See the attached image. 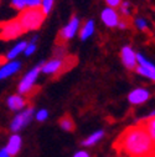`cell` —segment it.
Segmentation results:
<instances>
[{
  "label": "cell",
  "instance_id": "cell-1",
  "mask_svg": "<svg viewBox=\"0 0 155 157\" xmlns=\"http://www.w3.org/2000/svg\"><path fill=\"white\" fill-rule=\"evenodd\" d=\"M121 157H154L155 141L148 135L142 124L125 128L114 144Z\"/></svg>",
  "mask_w": 155,
  "mask_h": 157
},
{
  "label": "cell",
  "instance_id": "cell-2",
  "mask_svg": "<svg viewBox=\"0 0 155 157\" xmlns=\"http://www.w3.org/2000/svg\"><path fill=\"white\" fill-rule=\"evenodd\" d=\"M45 15L41 13L40 9H27L20 11L16 20L19 21L20 26L25 31H34L40 28L45 21Z\"/></svg>",
  "mask_w": 155,
  "mask_h": 157
},
{
  "label": "cell",
  "instance_id": "cell-3",
  "mask_svg": "<svg viewBox=\"0 0 155 157\" xmlns=\"http://www.w3.org/2000/svg\"><path fill=\"white\" fill-rule=\"evenodd\" d=\"M40 72H41V64H38V65L34 66L31 70H29L23 76L20 82H19V86H17L19 94L23 96L30 95L32 92V90L35 89V85H36L38 76H40Z\"/></svg>",
  "mask_w": 155,
  "mask_h": 157
},
{
  "label": "cell",
  "instance_id": "cell-4",
  "mask_svg": "<svg viewBox=\"0 0 155 157\" xmlns=\"http://www.w3.org/2000/svg\"><path fill=\"white\" fill-rule=\"evenodd\" d=\"M34 113H35L34 107H25L21 111L16 112L15 117L13 119V121L10 124V130L14 133H17L21 130H24L31 122V120L34 119Z\"/></svg>",
  "mask_w": 155,
  "mask_h": 157
},
{
  "label": "cell",
  "instance_id": "cell-5",
  "mask_svg": "<svg viewBox=\"0 0 155 157\" xmlns=\"http://www.w3.org/2000/svg\"><path fill=\"white\" fill-rule=\"evenodd\" d=\"M23 33L24 30L16 19L0 23V40H14L16 37H20Z\"/></svg>",
  "mask_w": 155,
  "mask_h": 157
},
{
  "label": "cell",
  "instance_id": "cell-6",
  "mask_svg": "<svg viewBox=\"0 0 155 157\" xmlns=\"http://www.w3.org/2000/svg\"><path fill=\"white\" fill-rule=\"evenodd\" d=\"M134 70L137 71L138 75L149 78L150 81L155 80V65L145 55L140 52H137V66H135Z\"/></svg>",
  "mask_w": 155,
  "mask_h": 157
},
{
  "label": "cell",
  "instance_id": "cell-7",
  "mask_svg": "<svg viewBox=\"0 0 155 157\" xmlns=\"http://www.w3.org/2000/svg\"><path fill=\"white\" fill-rule=\"evenodd\" d=\"M81 28V20L78 16H72L70 20L67 21V24L61 29L59 36L61 41H70L78 34Z\"/></svg>",
  "mask_w": 155,
  "mask_h": 157
},
{
  "label": "cell",
  "instance_id": "cell-8",
  "mask_svg": "<svg viewBox=\"0 0 155 157\" xmlns=\"http://www.w3.org/2000/svg\"><path fill=\"white\" fill-rule=\"evenodd\" d=\"M150 96H151V94L148 89L135 87L128 94V101H129V104H132L134 106H140V105H144L146 101H149Z\"/></svg>",
  "mask_w": 155,
  "mask_h": 157
},
{
  "label": "cell",
  "instance_id": "cell-9",
  "mask_svg": "<svg viewBox=\"0 0 155 157\" xmlns=\"http://www.w3.org/2000/svg\"><path fill=\"white\" fill-rule=\"evenodd\" d=\"M65 67V59L63 57H53L51 60L41 64V72L45 75H57L62 72Z\"/></svg>",
  "mask_w": 155,
  "mask_h": 157
},
{
  "label": "cell",
  "instance_id": "cell-10",
  "mask_svg": "<svg viewBox=\"0 0 155 157\" xmlns=\"http://www.w3.org/2000/svg\"><path fill=\"white\" fill-rule=\"evenodd\" d=\"M121 19H122V16L119 15L117 9L107 6L101 11V20L107 28H117Z\"/></svg>",
  "mask_w": 155,
  "mask_h": 157
},
{
  "label": "cell",
  "instance_id": "cell-11",
  "mask_svg": "<svg viewBox=\"0 0 155 157\" xmlns=\"http://www.w3.org/2000/svg\"><path fill=\"white\" fill-rule=\"evenodd\" d=\"M121 59L123 65L128 70H134L137 66V52L134 51V49L129 45H125L121 50Z\"/></svg>",
  "mask_w": 155,
  "mask_h": 157
},
{
  "label": "cell",
  "instance_id": "cell-12",
  "mask_svg": "<svg viewBox=\"0 0 155 157\" xmlns=\"http://www.w3.org/2000/svg\"><path fill=\"white\" fill-rule=\"evenodd\" d=\"M21 69V63L16 61V60H10L6 61L5 64H3L0 66V81L5 80L8 77L14 76L15 74H17Z\"/></svg>",
  "mask_w": 155,
  "mask_h": 157
},
{
  "label": "cell",
  "instance_id": "cell-13",
  "mask_svg": "<svg viewBox=\"0 0 155 157\" xmlns=\"http://www.w3.org/2000/svg\"><path fill=\"white\" fill-rule=\"evenodd\" d=\"M21 146H23V139H21V136L19 135V133H13L10 136V139L8 140V144H6V146L4 148H5V151L11 157H14V156H16L19 152H20Z\"/></svg>",
  "mask_w": 155,
  "mask_h": 157
},
{
  "label": "cell",
  "instance_id": "cell-14",
  "mask_svg": "<svg viewBox=\"0 0 155 157\" xmlns=\"http://www.w3.org/2000/svg\"><path fill=\"white\" fill-rule=\"evenodd\" d=\"M26 99L25 96L20 95V94H15V95H10L6 100V105L11 110V111H15V112H19L21 111L23 109L26 107Z\"/></svg>",
  "mask_w": 155,
  "mask_h": 157
},
{
  "label": "cell",
  "instance_id": "cell-15",
  "mask_svg": "<svg viewBox=\"0 0 155 157\" xmlns=\"http://www.w3.org/2000/svg\"><path fill=\"white\" fill-rule=\"evenodd\" d=\"M41 0H11V6L15 10L24 11L27 9H38Z\"/></svg>",
  "mask_w": 155,
  "mask_h": 157
},
{
  "label": "cell",
  "instance_id": "cell-16",
  "mask_svg": "<svg viewBox=\"0 0 155 157\" xmlns=\"http://www.w3.org/2000/svg\"><path fill=\"white\" fill-rule=\"evenodd\" d=\"M26 44H27V41H24V40H21V41H19V43H16L9 51H8V54L5 55V59H6V61H10V60H15V59L20 55V54H23L24 52V50H25V46H26Z\"/></svg>",
  "mask_w": 155,
  "mask_h": 157
},
{
  "label": "cell",
  "instance_id": "cell-17",
  "mask_svg": "<svg viewBox=\"0 0 155 157\" xmlns=\"http://www.w3.org/2000/svg\"><path fill=\"white\" fill-rule=\"evenodd\" d=\"M96 30V24L93 20H87L80 29V37L82 41H86L94 34Z\"/></svg>",
  "mask_w": 155,
  "mask_h": 157
},
{
  "label": "cell",
  "instance_id": "cell-18",
  "mask_svg": "<svg viewBox=\"0 0 155 157\" xmlns=\"http://www.w3.org/2000/svg\"><path fill=\"white\" fill-rule=\"evenodd\" d=\"M104 137V131L103 130H98V131H94L93 133H91L89 136H87L86 139L82 141V145L85 147H92L94 145L98 144L102 139Z\"/></svg>",
  "mask_w": 155,
  "mask_h": 157
},
{
  "label": "cell",
  "instance_id": "cell-19",
  "mask_svg": "<svg viewBox=\"0 0 155 157\" xmlns=\"http://www.w3.org/2000/svg\"><path fill=\"white\" fill-rule=\"evenodd\" d=\"M134 26L139 31H148L149 30V21L143 16H137L134 19Z\"/></svg>",
  "mask_w": 155,
  "mask_h": 157
},
{
  "label": "cell",
  "instance_id": "cell-20",
  "mask_svg": "<svg viewBox=\"0 0 155 157\" xmlns=\"http://www.w3.org/2000/svg\"><path fill=\"white\" fill-rule=\"evenodd\" d=\"M53 5H55V0H41L40 8H38V9H40L41 13L46 16V15H49V14L51 13Z\"/></svg>",
  "mask_w": 155,
  "mask_h": 157
},
{
  "label": "cell",
  "instance_id": "cell-21",
  "mask_svg": "<svg viewBox=\"0 0 155 157\" xmlns=\"http://www.w3.org/2000/svg\"><path fill=\"white\" fill-rule=\"evenodd\" d=\"M36 41H37V36H34L31 40L26 44V46H25V50H24V55L25 56H31L35 51H36V49H37V45H36Z\"/></svg>",
  "mask_w": 155,
  "mask_h": 157
},
{
  "label": "cell",
  "instance_id": "cell-22",
  "mask_svg": "<svg viewBox=\"0 0 155 157\" xmlns=\"http://www.w3.org/2000/svg\"><path fill=\"white\" fill-rule=\"evenodd\" d=\"M118 9H119V11H118L119 15L123 16L124 19L125 17H129L130 14H132V5H130L129 2H122L121 5L118 6Z\"/></svg>",
  "mask_w": 155,
  "mask_h": 157
},
{
  "label": "cell",
  "instance_id": "cell-23",
  "mask_svg": "<svg viewBox=\"0 0 155 157\" xmlns=\"http://www.w3.org/2000/svg\"><path fill=\"white\" fill-rule=\"evenodd\" d=\"M60 127H61L63 131L70 132V131H72V130L74 128V124H73V121H72L71 117L65 116V117H62V119L60 120Z\"/></svg>",
  "mask_w": 155,
  "mask_h": 157
},
{
  "label": "cell",
  "instance_id": "cell-24",
  "mask_svg": "<svg viewBox=\"0 0 155 157\" xmlns=\"http://www.w3.org/2000/svg\"><path fill=\"white\" fill-rule=\"evenodd\" d=\"M34 119H36L38 122H44L49 119V111L46 109H40L34 113Z\"/></svg>",
  "mask_w": 155,
  "mask_h": 157
},
{
  "label": "cell",
  "instance_id": "cell-25",
  "mask_svg": "<svg viewBox=\"0 0 155 157\" xmlns=\"http://www.w3.org/2000/svg\"><path fill=\"white\" fill-rule=\"evenodd\" d=\"M123 2V0H104V3L107 4L108 8H113V9H117L121 3Z\"/></svg>",
  "mask_w": 155,
  "mask_h": 157
},
{
  "label": "cell",
  "instance_id": "cell-26",
  "mask_svg": "<svg viewBox=\"0 0 155 157\" xmlns=\"http://www.w3.org/2000/svg\"><path fill=\"white\" fill-rule=\"evenodd\" d=\"M73 157H91V156H89V153H88L87 151L80 150V151H77V152L73 155Z\"/></svg>",
  "mask_w": 155,
  "mask_h": 157
},
{
  "label": "cell",
  "instance_id": "cell-27",
  "mask_svg": "<svg viewBox=\"0 0 155 157\" xmlns=\"http://www.w3.org/2000/svg\"><path fill=\"white\" fill-rule=\"evenodd\" d=\"M117 28H119V29H122V30H124V29H127L128 28V21L125 20L124 17H122L121 19V21H119V24H118V26Z\"/></svg>",
  "mask_w": 155,
  "mask_h": 157
},
{
  "label": "cell",
  "instance_id": "cell-28",
  "mask_svg": "<svg viewBox=\"0 0 155 157\" xmlns=\"http://www.w3.org/2000/svg\"><path fill=\"white\" fill-rule=\"evenodd\" d=\"M0 157H11V156L5 151V148H2L0 150Z\"/></svg>",
  "mask_w": 155,
  "mask_h": 157
}]
</instances>
